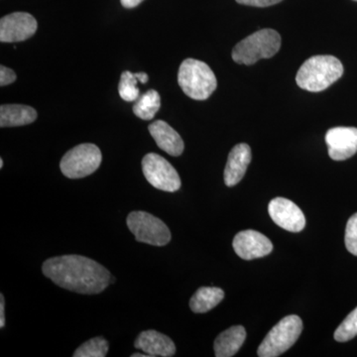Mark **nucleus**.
Returning <instances> with one entry per match:
<instances>
[{"mask_svg": "<svg viewBox=\"0 0 357 357\" xmlns=\"http://www.w3.org/2000/svg\"><path fill=\"white\" fill-rule=\"evenodd\" d=\"M0 168H3V160L0 159Z\"/></svg>", "mask_w": 357, "mask_h": 357, "instance_id": "nucleus-30", "label": "nucleus"}, {"mask_svg": "<svg viewBox=\"0 0 357 357\" xmlns=\"http://www.w3.org/2000/svg\"><path fill=\"white\" fill-rule=\"evenodd\" d=\"M102 160L100 148L91 143H84L64 155L60 168L67 178H82L95 173L100 168Z\"/></svg>", "mask_w": 357, "mask_h": 357, "instance_id": "nucleus-6", "label": "nucleus"}, {"mask_svg": "<svg viewBox=\"0 0 357 357\" xmlns=\"http://www.w3.org/2000/svg\"><path fill=\"white\" fill-rule=\"evenodd\" d=\"M344 241L347 250L351 255L357 256V213L347 222Z\"/></svg>", "mask_w": 357, "mask_h": 357, "instance_id": "nucleus-23", "label": "nucleus"}, {"mask_svg": "<svg viewBox=\"0 0 357 357\" xmlns=\"http://www.w3.org/2000/svg\"><path fill=\"white\" fill-rule=\"evenodd\" d=\"M16 79V74L13 70L9 69L6 66L0 67V86H6L14 83Z\"/></svg>", "mask_w": 357, "mask_h": 357, "instance_id": "nucleus-24", "label": "nucleus"}, {"mask_svg": "<svg viewBox=\"0 0 357 357\" xmlns=\"http://www.w3.org/2000/svg\"><path fill=\"white\" fill-rule=\"evenodd\" d=\"M126 222L138 243L164 246L172 238L165 223L146 211H132L129 213Z\"/></svg>", "mask_w": 357, "mask_h": 357, "instance_id": "nucleus-7", "label": "nucleus"}, {"mask_svg": "<svg viewBox=\"0 0 357 357\" xmlns=\"http://www.w3.org/2000/svg\"><path fill=\"white\" fill-rule=\"evenodd\" d=\"M178 83L185 95L196 100H206L217 89L218 81L206 63L185 59L180 66Z\"/></svg>", "mask_w": 357, "mask_h": 357, "instance_id": "nucleus-3", "label": "nucleus"}, {"mask_svg": "<svg viewBox=\"0 0 357 357\" xmlns=\"http://www.w3.org/2000/svg\"><path fill=\"white\" fill-rule=\"evenodd\" d=\"M246 332L243 326H234L220 333L215 340L213 349L217 357L236 356L245 342Z\"/></svg>", "mask_w": 357, "mask_h": 357, "instance_id": "nucleus-16", "label": "nucleus"}, {"mask_svg": "<svg viewBox=\"0 0 357 357\" xmlns=\"http://www.w3.org/2000/svg\"><path fill=\"white\" fill-rule=\"evenodd\" d=\"M357 335V307L344 319L335 330V340L338 342H349Z\"/></svg>", "mask_w": 357, "mask_h": 357, "instance_id": "nucleus-22", "label": "nucleus"}, {"mask_svg": "<svg viewBox=\"0 0 357 357\" xmlns=\"http://www.w3.org/2000/svg\"><path fill=\"white\" fill-rule=\"evenodd\" d=\"M122 6L126 8H134V7L139 6L143 0H121Z\"/></svg>", "mask_w": 357, "mask_h": 357, "instance_id": "nucleus-27", "label": "nucleus"}, {"mask_svg": "<svg viewBox=\"0 0 357 357\" xmlns=\"http://www.w3.org/2000/svg\"><path fill=\"white\" fill-rule=\"evenodd\" d=\"M225 298V292L220 288L202 287L192 296L190 307L196 314H204L218 306Z\"/></svg>", "mask_w": 357, "mask_h": 357, "instance_id": "nucleus-18", "label": "nucleus"}, {"mask_svg": "<svg viewBox=\"0 0 357 357\" xmlns=\"http://www.w3.org/2000/svg\"><path fill=\"white\" fill-rule=\"evenodd\" d=\"M136 76H137L138 79H139L140 83L146 84L149 77H148V75L146 73H136Z\"/></svg>", "mask_w": 357, "mask_h": 357, "instance_id": "nucleus-28", "label": "nucleus"}, {"mask_svg": "<svg viewBox=\"0 0 357 357\" xmlns=\"http://www.w3.org/2000/svg\"><path fill=\"white\" fill-rule=\"evenodd\" d=\"M134 347L150 357L175 356L176 345L172 340L156 331H145L138 335Z\"/></svg>", "mask_w": 357, "mask_h": 357, "instance_id": "nucleus-14", "label": "nucleus"}, {"mask_svg": "<svg viewBox=\"0 0 357 357\" xmlns=\"http://www.w3.org/2000/svg\"><path fill=\"white\" fill-rule=\"evenodd\" d=\"M6 326V317H4V297L0 295V328H4Z\"/></svg>", "mask_w": 357, "mask_h": 357, "instance_id": "nucleus-26", "label": "nucleus"}, {"mask_svg": "<svg viewBox=\"0 0 357 357\" xmlns=\"http://www.w3.org/2000/svg\"><path fill=\"white\" fill-rule=\"evenodd\" d=\"M109 352V342L102 337L91 338L82 344L76 351L74 357H105Z\"/></svg>", "mask_w": 357, "mask_h": 357, "instance_id": "nucleus-20", "label": "nucleus"}, {"mask_svg": "<svg viewBox=\"0 0 357 357\" xmlns=\"http://www.w3.org/2000/svg\"><path fill=\"white\" fill-rule=\"evenodd\" d=\"M281 47V36L273 29H262L249 35L234 47L232 59L237 64L253 65L261 59L273 57Z\"/></svg>", "mask_w": 357, "mask_h": 357, "instance_id": "nucleus-4", "label": "nucleus"}, {"mask_svg": "<svg viewBox=\"0 0 357 357\" xmlns=\"http://www.w3.org/2000/svg\"><path fill=\"white\" fill-rule=\"evenodd\" d=\"M38 24L34 16L27 13H14L0 20V41L15 43L31 38L37 31Z\"/></svg>", "mask_w": 357, "mask_h": 357, "instance_id": "nucleus-9", "label": "nucleus"}, {"mask_svg": "<svg viewBox=\"0 0 357 357\" xmlns=\"http://www.w3.org/2000/svg\"><path fill=\"white\" fill-rule=\"evenodd\" d=\"M251 159L250 147L245 143H241L232 148L225 169V183L227 187H234L243 180Z\"/></svg>", "mask_w": 357, "mask_h": 357, "instance_id": "nucleus-13", "label": "nucleus"}, {"mask_svg": "<svg viewBox=\"0 0 357 357\" xmlns=\"http://www.w3.org/2000/svg\"><path fill=\"white\" fill-rule=\"evenodd\" d=\"M328 155L335 161H344L357 152V128H331L326 134Z\"/></svg>", "mask_w": 357, "mask_h": 357, "instance_id": "nucleus-12", "label": "nucleus"}, {"mask_svg": "<svg viewBox=\"0 0 357 357\" xmlns=\"http://www.w3.org/2000/svg\"><path fill=\"white\" fill-rule=\"evenodd\" d=\"M42 271L56 285L84 295L103 292L110 284L107 268L81 255H63L50 258L43 263Z\"/></svg>", "mask_w": 357, "mask_h": 357, "instance_id": "nucleus-1", "label": "nucleus"}, {"mask_svg": "<svg viewBox=\"0 0 357 357\" xmlns=\"http://www.w3.org/2000/svg\"><path fill=\"white\" fill-rule=\"evenodd\" d=\"M282 0H236L239 4L255 7H267L279 3Z\"/></svg>", "mask_w": 357, "mask_h": 357, "instance_id": "nucleus-25", "label": "nucleus"}, {"mask_svg": "<svg viewBox=\"0 0 357 357\" xmlns=\"http://www.w3.org/2000/svg\"><path fill=\"white\" fill-rule=\"evenodd\" d=\"M139 82L136 74H132L128 70L122 73L121 82L119 84V93L122 100L126 102H135L140 96L137 83Z\"/></svg>", "mask_w": 357, "mask_h": 357, "instance_id": "nucleus-21", "label": "nucleus"}, {"mask_svg": "<svg viewBox=\"0 0 357 357\" xmlns=\"http://www.w3.org/2000/svg\"><path fill=\"white\" fill-rule=\"evenodd\" d=\"M37 119V112L29 105H2L0 107V126L16 128L28 126Z\"/></svg>", "mask_w": 357, "mask_h": 357, "instance_id": "nucleus-17", "label": "nucleus"}, {"mask_svg": "<svg viewBox=\"0 0 357 357\" xmlns=\"http://www.w3.org/2000/svg\"><path fill=\"white\" fill-rule=\"evenodd\" d=\"M344 74V66L333 56H314L297 73L296 82L301 89L312 93L325 91Z\"/></svg>", "mask_w": 357, "mask_h": 357, "instance_id": "nucleus-2", "label": "nucleus"}, {"mask_svg": "<svg viewBox=\"0 0 357 357\" xmlns=\"http://www.w3.org/2000/svg\"><path fill=\"white\" fill-rule=\"evenodd\" d=\"M132 357H150L148 354H132Z\"/></svg>", "mask_w": 357, "mask_h": 357, "instance_id": "nucleus-29", "label": "nucleus"}, {"mask_svg": "<svg viewBox=\"0 0 357 357\" xmlns=\"http://www.w3.org/2000/svg\"><path fill=\"white\" fill-rule=\"evenodd\" d=\"M234 251L244 260L264 257L273 250V244L264 234L248 229L238 232L232 243Z\"/></svg>", "mask_w": 357, "mask_h": 357, "instance_id": "nucleus-11", "label": "nucleus"}, {"mask_svg": "<svg viewBox=\"0 0 357 357\" xmlns=\"http://www.w3.org/2000/svg\"><path fill=\"white\" fill-rule=\"evenodd\" d=\"M161 107V98L158 91L150 89L138 98L133 105V112L143 121H151Z\"/></svg>", "mask_w": 357, "mask_h": 357, "instance_id": "nucleus-19", "label": "nucleus"}, {"mask_svg": "<svg viewBox=\"0 0 357 357\" xmlns=\"http://www.w3.org/2000/svg\"><path fill=\"white\" fill-rule=\"evenodd\" d=\"M354 1H357V0H354Z\"/></svg>", "mask_w": 357, "mask_h": 357, "instance_id": "nucleus-31", "label": "nucleus"}, {"mask_svg": "<svg viewBox=\"0 0 357 357\" xmlns=\"http://www.w3.org/2000/svg\"><path fill=\"white\" fill-rule=\"evenodd\" d=\"M303 331V321L299 316L291 314L282 319L268 333L258 347L260 357H277L283 354L295 344Z\"/></svg>", "mask_w": 357, "mask_h": 357, "instance_id": "nucleus-5", "label": "nucleus"}, {"mask_svg": "<svg viewBox=\"0 0 357 357\" xmlns=\"http://www.w3.org/2000/svg\"><path fill=\"white\" fill-rule=\"evenodd\" d=\"M148 129L160 149L171 156L177 157L182 155L185 148L184 141L180 134L171 128L167 122L154 121L153 123L150 124Z\"/></svg>", "mask_w": 357, "mask_h": 357, "instance_id": "nucleus-15", "label": "nucleus"}, {"mask_svg": "<svg viewBox=\"0 0 357 357\" xmlns=\"http://www.w3.org/2000/svg\"><path fill=\"white\" fill-rule=\"evenodd\" d=\"M272 220L282 229L291 232H300L305 229L306 218L297 204L285 198H275L268 206Z\"/></svg>", "mask_w": 357, "mask_h": 357, "instance_id": "nucleus-10", "label": "nucleus"}, {"mask_svg": "<svg viewBox=\"0 0 357 357\" xmlns=\"http://www.w3.org/2000/svg\"><path fill=\"white\" fill-rule=\"evenodd\" d=\"M145 178L156 189L174 192L181 188L180 176L169 161L158 154L145 155L142 160Z\"/></svg>", "mask_w": 357, "mask_h": 357, "instance_id": "nucleus-8", "label": "nucleus"}]
</instances>
